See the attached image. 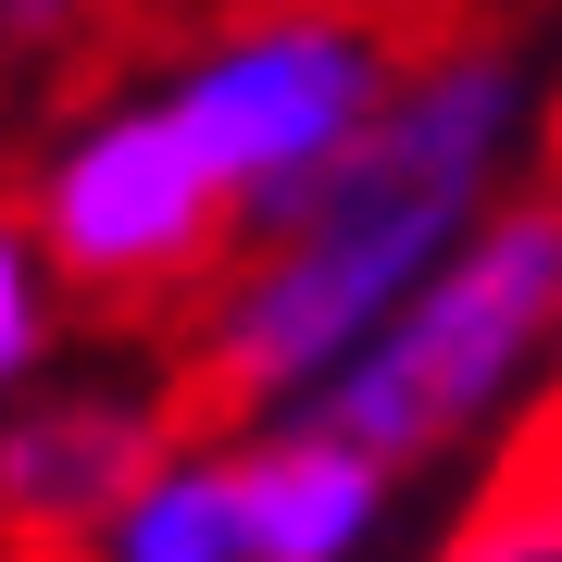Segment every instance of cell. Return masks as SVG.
<instances>
[{
	"instance_id": "cell-6",
	"label": "cell",
	"mask_w": 562,
	"mask_h": 562,
	"mask_svg": "<svg viewBox=\"0 0 562 562\" xmlns=\"http://www.w3.org/2000/svg\"><path fill=\"white\" fill-rule=\"evenodd\" d=\"M238 462V525H250V562H362L375 550V525H387V462H362L338 450L325 425L301 413H276L262 438L225 450Z\"/></svg>"
},
{
	"instance_id": "cell-5",
	"label": "cell",
	"mask_w": 562,
	"mask_h": 562,
	"mask_svg": "<svg viewBox=\"0 0 562 562\" xmlns=\"http://www.w3.org/2000/svg\"><path fill=\"white\" fill-rule=\"evenodd\" d=\"M162 450H176V425L150 401H38V413L0 425V525H25V538H88Z\"/></svg>"
},
{
	"instance_id": "cell-8",
	"label": "cell",
	"mask_w": 562,
	"mask_h": 562,
	"mask_svg": "<svg viewBox=\"0 0 562 562\" xmlns=\"http://www.w3.org/2000/svg\"><path fill=\"white\" fill-rule=\"evenodd\" d=\"M438 562H562V487H550V425L487 475V501L438 538Z\"/></svg>"
},
{
	"instance_id": "cell-2",
	"label": "cell",
	"mask_w": 562,
	"mask_h": 562,
	"mask_svg": "<svg viewBox=\"0 0 562 562\" xmlns=\"http://www.w3.org/2000/svg\"><path fill=\"white\" fill-rule=\"evenodd\" d=\"M550 301H562V213L513 201V213L462 225L288 413L401 475V462L475 438V425L525 387V362H538V338H550Z\"/></svg>"
},
{
	"instance_id": "cell-7",
	"label": "cell",
	"mask_w": 562,
	"mask_h": 562,
	"mask_svg": "<svg viewBox=\"0 0 562 562\" xmlns=\"http://www.w3.org/2000/svg\"><path fill=\"white\" fill-rule=\"evenodd\" d=\"M88 562H250L238 462L225 450H162L150 475L88 525Z\"/></svg>"
},
{
	"instance_id": "cell-1",
	"label": "cell",
	"mask_w": 562,
	"mask_h": 562,
	"mask_svg": "<svg viewBox=\"0 0 562 562\" xmlns=\"http://www.w3.org/2000/svg\"><path fill=\"white\" fill-rule=\"evenodd\" d=\"M513 125H525V76L501 50H462V63H438V76L387 88V101L362 113V138L325 162V188L301 201V225L276 238V262L213 313L201 413H288L301 401L325 362L475 225Z\"/></svg>"
},
{
	"instance_id": "cell-4",
	"label": "cell",
	"mask_w": 562,
	"mask_h": 562,
	"mask_svg": "<svg viewBox=\"0 0 562 562\" xmlns=\"http://www.w3.org/2000/svg\"><path fill=\"white\" fill-rule=\"evenodd\" d=\"M225 225H238V201H225V176L188 150V125L162 101L101 113L88 138H63L50 176H38L50 276H76L88 301H113V313L125 301H176V288L225 250Z\"/></svg>"
},
{
	"instance_id": "cell-3",
	"label": "cell",
	"mask_w": 562,
	"mask_h": 562,
	"mask_svg": "<svg viewBox=\"0 0 562 562\" xmlns=\"http://www.w3.org/2000/svg\"><path fill=\"white\" fill-rule=\"evenodd\" d=\"M375 101H387V50L362 38V25H338V13H288V25L225 38L162 113H176L188 150L225 176V201H238L250 238H288L301 201L325 188V162L362 138Z\"/></svg>"
},
{
	"instance_id": "cell-9",
	"label": "cell",
	"mask_w": 562,
	"mask_h": 562,
	"mask_svg": "<svg viewBox=\"0 0 562 562\" xmlns=\"http://www.w3.org/2000/svg\"><path fill=\"white\" fill-rule=\"evenodd\" d=\"M38 350H50V276H38V238L0 225V401L38 375Z\"/></svg>"
}]
</instances>
